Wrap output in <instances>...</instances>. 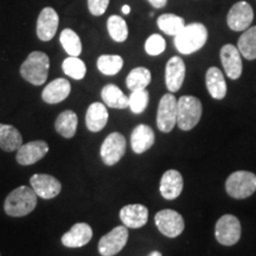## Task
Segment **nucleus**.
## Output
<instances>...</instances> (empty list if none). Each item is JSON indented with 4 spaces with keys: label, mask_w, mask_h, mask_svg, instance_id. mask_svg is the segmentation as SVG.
<instances>
[{
    "label": "nucleus",
    "mask_w": 256,
    "mask_h": 256,
    "mask_svg": "<svg viewBox=\"0 0 256 256\" xmlns=\"http://www.w3.org/2000/svg\"><path fill=\"white\" fill-rule=\"evenodd\" d=\"M208 40V30L202 23L185 25L177 36H174V46L183 55H191L200 50Z\"/></svg>",
    "instance_id": "obj_1"
},
{
    "label": "nucleus",
    "mask_w": 256,
    "mask_h": 256,
    "mask_svg": "<svg viewBox=\"0 0 256 256\" xmlns=\"http://www.w3.org/2000/svg\"><path fill=\"white\" fill-rule=\"evenodd\" d=\"M37 206V194L34 188L28 186H19L14 188L6 197L4 210L8 216L23 217L31 214Z\"/></svg>",
    "instance_id": "obj_2"
},
{
    "label": "nucleus",
    "mask_w": 256,
    "mask_h": 256,
    "mask_svg": "<svg viewBox=\"0 0 256 256\" xmlns=\"http://www.w3.org/2000/svg\"><path fill=\"white\" fill-rule=\"evenodd\" d=\"M50 60L46 54L34 51L20 66V75L25 81L34 86L44 84L49 74Z\"/></svg>",
    "instance_id": "obj_3"
},
{
    "label": "nucleus",
    "mask_w": 256,
    "mask_h": 256,
    "mask_svg": "<svg viewBox=\"0 0 256 256\" xmlns=\"http://www.w3.org/2000/svg\"><path fill=\"white\" fill-rule=\"evenodd\" d=\"M202 118V102L196 96L184 95L178 100L177 124L182 130H191Z\"/></svg>",
    "instance_id": "obj_4"
},
{
    "label": "nucleus",
    "mask_w": 256,
    "mask_h": 256,
    "mask_svg": "<svg viewBox=\"0 0 256 256\" xmlns=\"http://www.w3.org/2000/svg\"><path fill=\"white\" fill-rule=\"evenodd\" d=\"M226 190L235 200H244L256 191V174L249 171H236L226 182Z\"/></svg>",
    "instance_id": "obj_5"
},
{
    "label": "nucleus",
    "mask_w": 256,
    "mask_h": 256,
    "mask_svg": "<svg viewBox=\"0 0 256 256\" xmlns=\"http://www.w3.org/2000/svg\"><path fill=\"white\" fill-rule=\"evenodd\" d=\"M215 238L223 246H234L241 238V223L234 215H223L217 220L215 226Z\"/></svg>",
    "instance_id": "obj_6"
},
{
    "label": "nucleus",
    "mask_w": 256,
    "mask_h": 256,
    "mask_svg": "<svg viewBox=\"0 0 256 256\" xmlns=\"http://www.w3.org/2000/svg\"><path fill=\"white\" fill-rule=\"evenodd\" d=\"M177 106L178 100L172 92L165 94L160 98L158 113H156V126L159 130L170 133L177 124Z\"/></svg>",
    "instance_id": "obj_7"
},
{
    "label": "nucleus",
    "mask_w": 256,
    "mask_h": 256,
    "mask_svg": "<svg viewBox=\"0 0 256 256\" xmlns=\"http://www.w3.org/2000/svg\"><path fill=\"white\" fill-rule=\"evenodd\" d=\"M154 222L159 232L170 238H177L185 228L183 216L171 209H165L156 212Z\"/></svg>",
    "instance_id": "obj_8"
},
{
    "label": "nucleus",
    "mask_w": 256,
    "mask_h": 256,
    "mask_svg": "<svg viewBox=\"0 0 256 256\" xmlns=\"http://www.w3.org/2000/svg\"><path fill=\"white\" fill-rule=\"evenodd\" d=\"M128 241V230L126 226H119L102 236L98 241V252L102 256H114L122 250Z\"/></svg>",
    "instance_id": "obj_9"
},
{
    "label": "nucleus",
    "mask_w": 256,
    "mask_h": 256,
    "mask_svg": "<svg viewBox=\"0 0 256 256\" xmlns=\"http://www.w3.org/2000/svg\"><path fill=\"white\" fill-rule=\"evenodd\" d=\"M126 153V139L122 134L114 132L104 139L101 146V158L108 166L119 162Z\"/></svg>",
    "instance_id": "obj_10"
},
{
    "label": "nucleus",
    "mask_w": 256,
    "mask_h": 256,
    "mask_svg": "<svg viewBox=\"0 0 256 256\" xmlns=\"http://www.w3.org/2000/svg\"><path fill=\"white\" fill-rule=\"evenodd\" d=\"M254 19V11L247 2H238L229 10L226 24L232 31H244L250 28Z\"/></svg>",
    "instance_id": "obj_11"
},
{
    "label": "nucleus",
    "mask_w": 256,
    "mask_h": 256,
    "mask_svg": "<svg viewBox=\"0 0 256 256\" xmlns=\"http://www.w3.org/2000/svg\"><path fill=\"white\" fill-rule=\"evenodd\" d=\"M220 62H222L224 72L229 78L238 80L241 78L243 64L242 55L240 50L232 44H226L220 49Z\"/></svg>",
    "instance_id": "obj_12"
},
{
    "label": "nucleus",
    "mask_w": 256,
    "mask_h": 256,
    "mask_svg": "<svg viewBox=\"0 0 256 256\" xmlns=\"http://www.w3.org/2000/svg\"><path fill=\"white\" fill-rule=\"evenodd\" d=\"M30 184L37 196L44 200L55 198L62 190V184L60 183L58 179L50 174H34L30 179Z\"/></svg>",
    "instance_id": "obj_13"
},
{
    "label": "nucleus",
    "mask_w": 256,
    "mask_h": 256,
    "mask_svg": "<svg viewBox=\"0 0 256 256\" xmlns=\"http://www.w3.org/2000/svg\"><path fill=\"white\" fill-rule=\"evenodd\" d=\"M58 14L52 8H44L37 19V36L40 40L49 42L55 37L58 28Z\"/></svg>",
    "instance_id": "obj_14"
},
{
    "label": "nucleus",
    "mask_w": 256,
    "mask_h": 256,
    "mask_svg": "<svg viewBox=\"0 0 256 256\" xmlns=\"http://www.w3.org/2000/svg\"><path fill=\"white\" fill-rule=\"evenodd\" d=\"M48 152H49L48 144L43 140H36V142H28L19 147L16 159H17L18 164L28 166L36 164L37 162H40L46 156Z\"/></svg>",
    "instance_id": "obj_15"
},
{
    "label": "nucleus",
    "mask_w": 256,
    "mask_h": 256,
    "mask_svg": "<svg viewBox=\"0 0 256 256\" xmlns=\"http://www.w3.org/2000/svg\"><path fill=\"white\" fill-rule=\"evenodd\" d=\"M186 68L184 60L179 56H174L168 60L165 69V83L170 92H176L183 86Z\"/></svg>",
    "instance_id": "obj_16"
},
{
    "label": "nucleus",
    "mask_w": 256,
    "mask_h": 256,
    "mask_svg": "<svg viewBox=\"0 0 256 256\" xmlns=\"http://www.w3.org/2000/svg\"><path fill=\"white\" fill-rule=\"evenodd\" d=\"M120 220L130 229H139L148 220V209L142 204H130L120 210Z\"/></svg>",
    "instance_id": "obj_17"
},
{
    "label": "nucleus",
    "mask_w": 256,
    "mask_h": 256,
    "mask_svg": "<svg viewBox=\"0 0 256 256\" xmlns=\"http://www.w3.org/2000/svg\"><path fill=\"white\" fill-rule=\"evenodd\" d=\"M183 177L177 170H168L160 180V194L168 200H174L180 196L183 191Z\"/></svg>",
    "instance_id": "obj_18"
},
{
    "label": "nucleus",
    "mask_w": 256,
    "mask_h": 256,
    "mask_svg": "<svg viewBox=\"0 0 256 256\" xmlns=\"http://www.w3.org/2000/svg\"><path fill=\"white\" fill-rule=\"evenodd\" d=\"M92 238V230L89 224L76 223L62 236V243L66 248H80L89 243Z\"/></svg>",
    "instance_id": "obj_19"
},
{
    "label": "nucleus",
    "mask_w": 256,
    "mask_h": 256,
    "mask_svg": "<svg viewBox=\"0 0 256 256\" xmlns=\"http://www.w3.org/2000/svg\"><path fill=\"white\" fill-rule=\"evenodd\" d=\"M72 90V86L68 80L56 78L44 88L42 92V98L49 104H56L66 100Z\"/></svg>",
    "instance_id": "obj_20"
},
{
    "label": "nucleus",
    "mask_w": 256,
    "mask_h": 256,
    "mask_svg": "<svg viewBox=\"0 0 256 256\" xmlns=\"http://www.w3.org/2000/svg\"><path fill=\"white\" fill-rule=\"evenodd\" d=\"M132 150L136 154L148 151L154 144V132L147 124H138L130 136Z\"/></svg>",
    "instance_id": "obj_21"
},
{
    "label": "nucleus",
    "mask_w": 256,
    "mask_h": 256,
    "mask_svg": "<svg viewBox=\"0 0 256 256\" xmlns=\"http://www.w3.org/2000/svg\"><path fill=\"white\" fill-rule=\"evenodd\" d=\"M108 122V110L104 104L94 102L88 107L86 114V124L90 132H100Z\"/></svg>",
    "instance_id": "obj_22"
},
{
    "label": "nucleus",
    "mask_w": 256,
    "mask_h": 256,
    "mask_svg": "<svg viewBox=\"0 0 256 256\" xmlns=\"http://www.w3.org/2000/svg\"><path fill=\"white\" fill-rule=\"evenodd\" d=\"M206 89L215 100H222L226 95V83L223 72L216 66H211L208 69L206 75Z\"/></svg>",
    "instance_id": "obj_23"
},
{
    "label": "nucleus",
    "mask_w": 256,
    "mask_h": 256,
    "mask_svg": "<svg viewBox=\"0 0 256 256\" xmlns=\"http://www.w3.org/2000/svg\"><path fill=\"white\" fill-rule=\"evenodd\" d=\"M101 98L107 107L115 110H124L130 106L128 96L115 84H107L102 88Z\"/></svg>",
    "instance_id": "obj_24"
},
{
    "label": "nucleus",
    "mask_w": 256,
    "mask_h": 256,
    "mask_svg": "<svg viewBox=\"0 0 256 256\" xmlns=\"http://www.w3.org/2000/svg\"><path fill=\"white\" fill-rule=\"evenodd\" d=\"M23 145V138L17 128L11 124H0V148L5 152L18 151Z\"/></svg>",
    "instance_id": "obj_25"
},
{
    "label": "nucleus",
    "mask_w": 256,
    "mask_h": 256,
    "mask_svg": "<svg viewBox=\"0 0 256 256\" xmlns=\"http://www.w3.org/2000/svg\"><path fill=\"white\" fill-rule=\"evenodd\" d=\"M78 115L72 110H64L57 116L55 128L60 136L66 139H70L75 136L78 130Z\"/></svg>",
    "instance_id": "obj_26"
},
{
    "label": "nucleus",
    "mask_w": 256,
    "mask_h": 256,
    "mask_svg": "<svg viewBox=\"0 0 256 256\" xmlns=\"http://www.w3.org/2000/svg\"><path fill=\"white\" fill-rule=\"evenodd\" d=\"M238 49L246 60H256V26L244 30L238 42Z\"/></svg>",
    "instance_id": "obj_27"
},
{
    "label": "nucleus",
    "mask_w": 256,
    "mask_h": 256,
    "mask_svg": "<svg viewBox=\"0 0 256 256\" xmlns=\"http://www.w3.org/2000/svg\"><path fill=\"white\" fill-rule=\"evenodd\" d=\"M151 80L152 75L148 69L144 68V66H138L128 74L126 86L130 92L142 90V89H146L147 86L151 83Z\"/></svg>",
    "instance_id": "obj_28"
},
{
    "label": "nucleus",
    "mask_w": 256,
    "mask_h": 256,
    "mask_svg": "<svg viewBox=\"0 0 256 256\" xmlns=\"http://www.w3.org/2000/svg\"><path fill=\"white\" fill-rule=\"evenodd\" d=\"M158 28L168 36H177L185 26L184 18L174 14H162L156 20Z\"/></svg>",
    "instance_id": "obj_29"
},
{
    "label": "nucleus",
    "mask_w": 256,
    "mask_h": 256,
    "mask_svg": "<svg viewBox=\"0 0 256 256\" xmlns=\"http://www.w3.org/2000/svg\"><path fill=\"white\" fill-rule=\"evenodd\" d=\"M60 42L63 49L69 56L78 57L82 52V43L78 34L72 28H64L60 36Z\"/></svg>",
    "instance_id": "obj_30"
},
{
    "label": "nucleus",
    "mask_w": 256,
    "mask_h": 256,
    "mask_svg": "<svg viewBox=\"0 0 256 256\" xmlns=\"http://www.w3.org/2000/svg\"><path fill=\"white\" fill-rule=\"evenodd\" d=\"M108 34L110 38L118 43H122L128 37V26L120 16H110L107 20Z\"/></svg>",
    "instance_id": "obj_31"
},
{
    "label": "nucleus",
    "mask_w": 256,
    "mask_h": 256,
    "mask_svg": "<svg viewBox=\"0 0 256 256\" xmlns=\"http://www.w3.org/2000/svg\"><path fill=\"white\" fill-rule=\"evenodd\" d=\"M124 60L119 55H102L98 58V69L107 76L116 75L122 69Z\"/></svg>",
    "instance_id": "obj_32"
},
{
    "label": "nucleus",
    "mask_w": 256,
    "mask_h": 256,
    "mask_svg": "<svg viewBox=\"0 0 256 256\" xmlns=\"http://www.w3.org/2000/svg\"><path fill=\"white\" fill-rule=\"evenodd\" d=\"M62 69L66 76L74 80H82L86 76V72H87V66H86L84 62L80 60L78 57L72 56L64 60Z\"/></svg>",
    "instance_id": "obj_33"
},
{
    "label": "nucleus",
    "mask_w": 256,
    "mask_h": 256,
    "mask_svg": "<svg viewBox=\"0 0 256 256\" xmlns=\"http://www.w3.org/2000/svg\"><path fill=\"white\" fill-rule=\"evenodd\" d=\"M128 101H130V110L134 114H142L145 112V110L148 106L150 101V94L146 89H142V90H136L130 92V95L128 96Z\"/></svg>",
    "instance_id": "obj_34"
},
{
    "label": "nucleus",
    "mask_w": 256,
    "mask_h": 256,
    "mask_svg": "<svg viewBox=\"0 0 256 256\" xmlns=\"http://www.w3.org/2000/svg\"><path fill=\"white\" fill-rule=\"evenodd\" d=\"M166 49V42L160 34H154L147 38L145 43V50L150 56H158Z\"/></svg>",
    "instance_id": "obj_35"
},
{
    "label": "nucleus",
    "mask_w": 256,
    "mask_h": 256,
    "mask_svg": "<svg viewBox=\"0 0 256 256\" xmlns=\"http://www.w3.org/2000/svg\"><path fill=\"white\" fill-rule=\"evenodd\" d=\"M110 0H88L89 12L95 17H100L107 11Z\"/></svg>",
    "instance_id": "obj_36"
},
{
    "label": "nucleus",
    "mask_w": 256,
    "mask_h": 256,
    "mask_svg": "<svg viewBox=\"0 0 256 256\" xmlns=\"http://www.w3.org/2000/svg\"><path fill=\"white\" fill-rule=\"evenodd\" d=\"M148 2L154 8H162L168 4V0H148Z\"/></svg>",
    "instance_id": "obj_37"
},
{
    "label": "nucleus",
    "mask_w": 256,
    "mask_h": 256,
    "mask_svg": "<svg viewBox=\"0 0 256 256\" xmlns=\"http://www.w3.org/2000/svg\"><path fill=\"white\" fill-rule=\"evenodd\" d=\"M121 11H122L124 14H130V5H124L122 6V10H121Z\"/></svg>",
    "instance_id": "obj_38"
},
{
    "label": "nucleus",
    "mask_w": 256,
    "mask_h": 256,
    "mask_svg": "<svg viewBox=\"0 0 256 256\" xmlns=\"http://www.w3.org/2000/svg\"><path fill=\"white\" fill-rule=\"evenodd\" d=\"M148 256H162V252H156H156H152Z\"/></svg>",
    "instance_id": "obj_39"
}]
</instances>
